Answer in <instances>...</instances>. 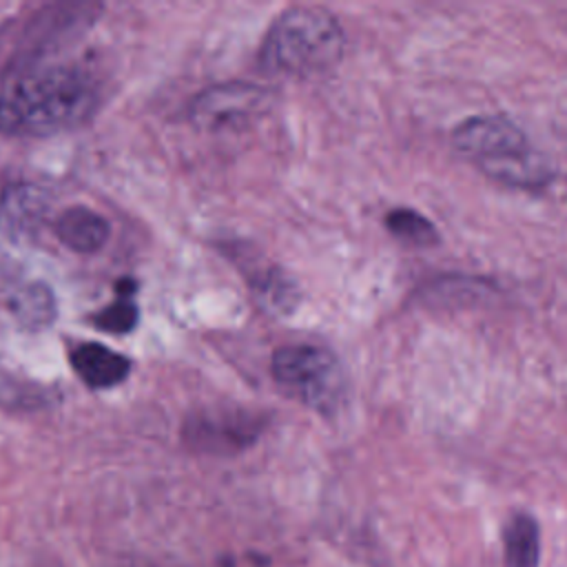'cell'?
<instances>
[{
    "label": "cell",
    "mask_w": 567,
    "mask_h": 567,
    "mask_svg": "<svg viewBox=\"0 0 567 567\" xmlns=\"http://www.w3.org/2000/svg\"><path fill=\"white\" fill-rule=\"evenodd\" d=\"M53 233L69 250L86 255L106 244L111 226L100 213L86 206H71L53 219Z\"/></svg>",
    "instance_id": "9"
},
{
    "label": "cell",
    "mask_w": 567,
    "mask_h": 567,
    "mask_svg": "<svg viewBox=\"0 0 567 567\" xmlns=\"http://www.w3.org/2000/svg\"><path fill=\"white\" fill-rule=\"evenodd\" d=\"M97 78L71 60H18L0 69V133L53 135L84 124L97 109Z\"/></svg>",
    "instance_id": "1"
},
{
    "label": "cell",
    "mask_w": 567,
    "mask_h": 567,
    "mask_svg": "<svg viewBox=\"0 0 567 567\" xmlns=\"http://www.w3.org/2000/svg\"><path fill=\"white\" fill-rule=\"evenodd\" d=\"M275 381L303 405L332 414L346 399V372L339 359L315 343H288L272 354Z\"/></svg>",
    "instance_id": "4"
},
{
    "label": "cell",
    "mask_w": 567,
    "mask_h": 567,
    "mask_svg": "<svg viewBox=\"0 0 567 567\" xmlns=\"http://www.w3.org/2000/svg\"><path fill=\"white\" fill-rule=\"evenodd\" d=\"M264 423L244 410L199 412L184 423V441L204 454H235L252 445Z\"/></svg>",
    "instance_id": "5"
},
{
    "label": "cell",
    "mask_w": 567,
    "mask_h": 567,
    "mask_svg": "<svg viewBox=\"0 0 567 567\" xmlns=\"http://www.w3.org/2000/svg\"><path fill=\"white\" fill-rule=\"evenodd\" d=\"M133 290H135L133 281H120L115 301L97 312L95 326L102 328L104 332H113V334L131 332L137 323V306L131 297Z\"/></svg>",
    "instance_id": "13"
},
{
    "label": "cell",
    "mask_w": 567,
    "mask_h": 567,
    "mask_svg": "<svg viewBox=\"0 0 567 567\" xmlns=\"http://www.w3.org/2000/svg\"><path fill=\"white\" fill-rule=\"evenodd\" d=\"M346 33L334 13L315 4L290 7L275 18L259 62L266 71L288 78H310L330 71L343 55Z\"/></svg>",
    "instance_id": "3"
},
{
    "label": "cell",
    "mask_w": 567,
    "mask_h": 567,
    "mask_svg": "<svg viewBox=\"0 0 567 567\" xmlns=\"http://www.w3.org/2000/svg\"><path fill=\"white\" fill-rule=\"evenodd\" d=\"M388 230L399 237L405 244L412 246H434L439 244V230L436 226L412 208H394L385 215Z\"/></svg>",
    "instance_id": "12"
},
{
    "label": "cell",
    "mask_w": 567,
    "mask_h": 567,
    "mask_svg": "<svg viewBox=\"0 0 567 567\" xmlns=\"http://www.w3.org/2000/svg\"><path fill=\"white\" fill-rule=\"evenodd\" d=\"M452 146L489 179L525 190L545 188L554 166L523 128L503 115H474L452 131Z\"/></svg>",
    "instance_id": "2"
},
{
    "label": "cell",
    "mask_w": 567,
    "mask_h": 567,
    "mask_svg": "<svg viewBox=\"0 0 567 567\" xmlns=\"http://www.w3.org/2000/svg\"><path fill=\"white\" fill-rule=\"evenodd\" d=\"M71 365L75 374L93 390L120 385L131 372V361L124 354L93 341L73 348Z\"/></svg>",
    "instance_id": "8"
},
{
    "label": "cell",
    "mask_w": 567,
    "mask_h": 567,
    "mask_svg": "<svg viewBox=\"0 0 567 567\" xmlns=\"http://www.w3.org/2000/svg\"><path fill=\"white\" fill-rule=\"evenodd\" d=\"M51 208L47 188L33 182H11L0 193V228L13 239H31Z\"/></svg>",
    "instance_id": "7"
},
{
    "label": "cell",
    "mask_w": 567,
    "mask_h": 567,
    "mask_svg": "<svg viewBox=\"0 0 567 567\" xmlns=\"http://www.w3.org/2000/svg\"><path fill=\"white\" fill-rule=\"evenodd\" d=\"M268 102L270 93L261 86L233 82L202 91L190 104V115L197 124L206 128H217L259 115L268 109Z\"/></svg>",
    "instance_id": "6"
},
{
    "label": "cell",
    "mask_w": 567,
    "mask_h": 567,
    "mask_svg": "<svg viewBox=\"0 0 567 567\" xmlns=\"http://www.w3.org/2000/svg\"><path fill=\"white\" fill-rule=\"evenodd\" d=\"M503 558H505V567H538L540 532L532 514L514 512L505 520Z\"/></svg>",
    "instance_id": "10"
},
{
    "label": "cell",
    "mask_w": 567,
    "mask_h": 567,
    "mask_svg": "<svg viewBox=\"0 0 567 567\" xmlns=\"http://www.w3.org/2000/svg\"><path fill=\"white\" fill-rule=\"evenodd\" d=\"M11 310L24 326L42 328L55 315V299L47 286L31 284L11 299Z\"/></svg>",
    "instance_id": "11"
}]
</instances>
